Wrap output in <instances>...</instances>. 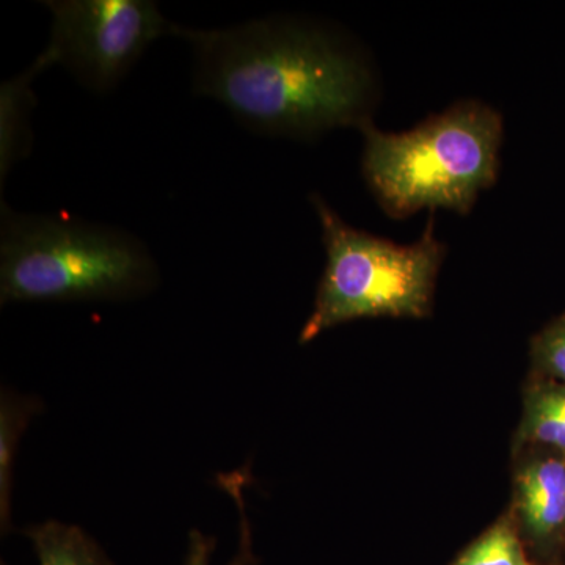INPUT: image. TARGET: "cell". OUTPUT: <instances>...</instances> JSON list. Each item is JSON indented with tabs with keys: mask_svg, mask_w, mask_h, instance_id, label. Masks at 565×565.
I'll return each mask as SVG.
<instances>
[{
	"mask_svg": "<svg viewBox=\"0 0 565 565\" xmlns=\"http://www.w3.org/2000/svg\"><path fill=\"white\" fill-rule=\"evenodd\" d=\"M0 233L3 303L131 299L158 282L147 245L115 226L3 204Z\"/></svg>",
	"mask_w": 565,
	"mask_h": 565,
	"instance_id": "3957f363",
	"label": "cell"
},
{
	"mask_svg": "<svg viewBox=\"0 0 565 565\" xmlns=\"http://www.w3.org/2000/svg\"><path fill=\"white\" fill-rule=\"evenodd\" d=\"M535 399L542 404L548 405L550 408L565 416V385H548L535 390L533 393Z\"/></svg>",
	"mask_w": 565,
	"mask_h": 565,
	"instance_id": "5bb4252c",
	"label": "cell"
},
{
	"mask_svg": "<svg viewBox=\"0 0 565 565\" xmlns=\"http://www.w3.org/2000/svg\"><path fill=\"white\" fill-rule=\"evenodd\" d=\"M530 565H533V564H530Z\"/></svg>",
	"mask_w": 565,
	"mask_h": 565,
	"instance_id": "9a60e30c",
	"label": "cell"
},
{
	"mask_svg": "<svg viewBox=\"0 0 565 565\" xmlns=\"http://www.w3.org/2000/svg\"><path fill=\"white\" fill-rule=\"evenodd\" d=\"M54 65L50 55L43 54L24 73L3 82L0 88V178L7 174L31 151L32 134L29 114L32 110V82L44 70Z\"/></svg>",
	"mask_w": 565,
	"mask_h": 565,
	"instance_id": "52a82bcc",
	"label": "cell"
},
{
	"mask_svg": "<svg viewBox=\"0 0 565 565\" xmlns=\"http://www.w3.org/2000/svg\"><path fill=\"white\" fill-rule=\"evenodd\" d=\"M228 487L230 492L234 494L237 503H239L241 515H243V523H241V546L236 557L230 565H252L255 564V557L252 555L250 546V531H248L247 520L244 519V501L243 493H241V484L236 482V478L232 476L228 482H223ZM214 539L204 537L199 531H193L191 534V546H189L188 563L185 565H210V557L212 550H214Z\"/></svg>",
	"mask_w": 565,
	"mask_h": 565,
	"instance_id": "7c38bea8",
	"label": "cell"
},
{
	"mask_svg": "<svg viewBox=\"0 0 565 565\" xmlns=\"http://www.w3.org/2000/svg\"><path fill=\"white\" fill-rule=\"evenodd\" d=\"M172 35L191 43L196 95L256 131L308 139L373 122V63L332 25L273 17L204 31L174 24Z\"/></svg>",
	"mask_w": 565,
	"mask_h": 565,
	"instance_id": "6da1fadb",
	"label": "cell"
},
{
	"mask_svg": "<svg viewBox=\"0 0 565 565\" xmlns=\"http://www.w3.org/2000/svg\"><path fill=\"white\" fill-rule=\"evenodd\" d=\"M523 523L533 537L546 539L565 525V460L548 457L527 463L516 481Z\"/></svg>",
	"mask_w": 565,
	"mask_h": 565,
	"instance_id": "8992f818",
	"label": "cell"
},
{
	"mask_svg": "<svg viewBox=\"0 0 565 565\" xmlns=\"http://www.w3.org/2000/svg\"><path fill=\"white\" fill-rule=\"evenodd\" d=\"M40 565H111L79 527L47 522L29 531Z\"/></svg>",
	"mask_w": 565,
	"mask_h": 565,
	"instance_id": "ba28073f",
	"label": "cell"
},
{
	"mask_svg": "<svg viewBox=\"0 0 565 565\" xmlns=\"http://www.w3.org/2000/svg\"><path fill=\"white\" fill-rule=\"evenodd\" d=\"M362 173L382 210L407 218L423 210L467 214L500 173L503 118L467 99L405 132L363 126Z\"/></svg>",
	"mask_w": 565,
	"mask_h": 565,
	"instance_id": "7a4b0ae2",
	"label": "cell"
},
{
	"mask_svg": "<svg viewBox=\"0 0 565 565\" xmlns=\"http://www.w3.org/2000/svg\"><path fill=\"white\" fill-rule=\"evenodd\" d=\"M533 353L537 366L565 385V315L535 338Z\"/></svg>",
	"mask_w": 565,
	"mask_h": 565,
	"instance_id": "4fadbf2b",
	"label": "cell"
},
{
	"mask_svg": "<svg viewBox=\"0 0 565 565\" xmlns=\"http://www.w3.org/2000/svg\"><path fill=\"white\" fill-rule=\"evenodd\" d=\"M455 565H530L514 526L500 522L476 541Z\"/></svg>",
	"mask_w": 565,
	"mask_h": 565,
	"instance_id": "9c48e42d",
	"label": "cell"
},
{
	"mask_svg": "<svg viewBox=\"0 0 565 565\" xmlns=\"http://www.w3.org/2000/svg\"><path fill=\"white\" fill-rule=\"evenodd\" d=\"M28 408L14 404L10 397H3L2 412H0V514H2L3 526L9 525L11 463H13L14 448L18 445V435L28 422Z\"/></svg>",
	"mask_w": 565,
	"mask_h": 565,
	"instance_id": "30bf717a",
	"label": "cell"
},
{
	"mask_svg": "<svg viewBox=\"0 0 565 565\" xmlns=\"http://www.w3.org/2000/svg\"><path fill=\"white\" fill-rule=\"evenodd\" d=\"M46 52L93 92L114 88L174 24L151 0H51Z\"/></svg>",
	"mask_w": 565,
	"mask_h": 565,
	"instance_id": "5b68a950",
	"label": "cell"
},
{
	"mask_svg": "<svg viewBox=\"0 0 565 565\" xmlns=\"http://www.w3.org/2000/svg\"><path fill=\"white\" fill-rule=\"evenodd\" d=\"M522 438L555 448L565 456V416L535 399L527 397Z\"/></svg>",
	"mask_w": 565,
	"mask_h": 565,
	"instance_id": "8fae6325",
	"label": "cell"
},
{
	"mask_svg": "<svg viewBox=\"0 0 565 565\" xmlns=\"http://www.w3.org/2000/svg\"><path fill=\"white\" fill-rule=\"evenodd\" d=\"M310 200L321 223L327 264L300 343L355 319H419L430 313L446 252L433 221L416 243L394 244L348 225L321 195Z\"/></svg>",
	"mask_w": 565,
	"mask_h": 565,
	"instance_id": "277c9868",
	"label": "cell"
}]
</instances>
